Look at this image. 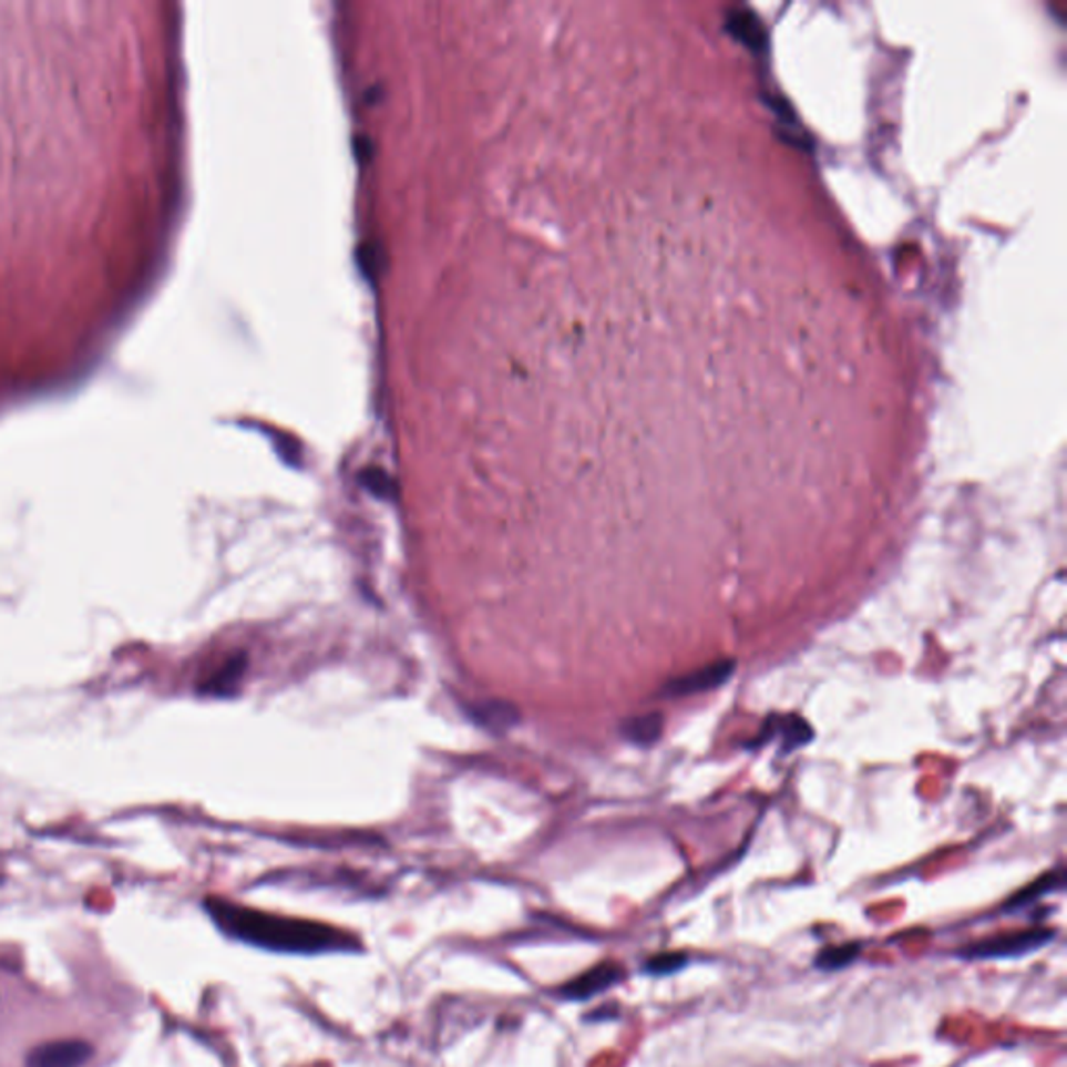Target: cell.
<instances>
[{"mask_svg": "<svg viewBox=\"0 0 1067 1067\" xmlns=\"http://www.w3.org/2000/svg\"><path fill=\"white\" fill-rule=\"evenodd\" d=\"M732 671V664H718L707 667V669H700V671H695L690 676H684L680 680L669 686V695H676V697H683V695H692V692H700V690H709V688H716L724 680H728Z\"/></svg>", "mask_w": 1067, "mask_h": 1067, "instance_id": "5", "label": "cell"}, {"mask_svg": "<svg viewBox=\"0 0 1067 1067\" xmlns=\"http://www.w3.org/2000/svg\"><path fill=\"white\" fill-rule=\"evenodd\" d=\"M863 951L861 943H844V945L828 946L815 957V967L822 972H839L847 965L858 962Z\"/></svg>", "mask_w": 1067, "mask_h": 1067, "instance_id": "8", "label": "cell"}, {"mask_svg": "<svg viewBox=\"0 0 1067 1067\" xmlns=\"http://www.w3.org/2000/svg\"><path fill=\"white\" fill-rule=\"evenodd\" d=\"M688 962H690V957L686 953H676V951L657 953L643 963V972L650 974V976H671V974L684 969Z\"/></svg>", "mask_w": 1067, "mask_h": 1067, "instance_id": "10", "label": "cell"}, {"mask_svg": "<svg viewBox=\"0 0 1067 1067\" xmlns=\"http://www.w3.org/2000/svg\"><path fill=\"white\" fill-rule=\"evenodd\" d=\"M94 1057V1047L84 1038H57L35 1045L25 1055V1067H84Z\"/></svg>", "mask_w": 1067, "mask_h": 1067, "instance_id": "3", "label": "cell"}, {"mask_svg": "<svg viewBox=\"0 0 1067 1067\" xmlns=\"http://www.w3.org/2000/svg\"><path fill=\"white\" fill-rule=\"evenodd\" d=\"M1055 938V930L1049 927H1030V930H1019V932H1007L991 936L984 941H976L972 945H965L955 953L962 960H1014L1036 953L1038 948L1049 945Z\"/></svg>", "mask_w": 1067, "mask_h": 1067, "instance_id": "2", "label": "cell"}, {"mask_svg": "<svg viewBox=\"0 0 1067 1067\" xmlns=\"http://www.w3.org/2000/svg\"><path fill=\"white\" fill-rule=\"evenodd\" d=\"M363 484H366L373 494H378V496H386V499H392V496H394V484H392V480H390L384 472H380V470H371V472L363 473Z\"/></svg>", "mask_w": 1067, "mask_h": 1067, "instance_id": "12", "label": "cell"}, {"mask_svg": "<svg viewBox=\"0 0 1067 1067\" xmlns=\"http://www.w3.org/2000/svg\"><path fill=\"white\" fill-rule=\"evenodd\" d=\"M205 910L213 924L228 938L263 951L288 955H324V953H359L363 943L349 930L316 920L284 917L265 911L234 905L224 899H207Z\"/></svg>", "mask_w": 1067, "mask_h": 1067, "instance_id": "1", "label": "cell"}, {"mask_svg": "<svg viewBox=\"0 0 1067 1067\" xmlns=\"http://www.w3.org/2000/svg\"><path fill=\"white\" fill-rule=\"evenodd\" d=\"M624 978H626L624 965L607 960V962L596 963L576 978L565 982L560 988V997L565 1001H588L596 995H603L605 991H609Z\"/></svg>", "mask_w": 1067, "mask_h": 1067, "instance_id": "4", "label": "cell"}, {"mask_svg": "<svg viewBox=\"0 0 1067 1067\" xmlns=\"http://www.w3.org/2000/svg\"><path fill=\"white\" fill-rule=\"evenodd\" d=\"M661 730V721L655 716H647V718L634 719L628 726H626V735L634 742H650L655 740L657 735Z\"/></svg>", "mask_w": 1067, "mask_h": 1067, "instance_id": "11", "label": "cell"}, {"mask_svg": "<svg viewBox=\"0 0 1067 1067\" xmlns=\"http://www.w3.org/2000/svg\"><path fill=\"white\" fill-rule=\"evenodd\" d=\"M472 714L478 724L492 728V730H505L517 721L515 707H511L507 702H496V700L484 702V705H475Z\"/></svg>", "mask_w": 1067, "mask_h": 1067, "instance_id": "7", "label": "cell"}, {"mask_svg": "<svg viewBox=\"0 0 1067 1067\" xmlns=\"http://www.w3.org/2000/svg\"><path fill=\"white\" fill-rule=\"evenodd\" d=\"M1061 886H1064V872H1061V870L1043 875L1040 880H1036V882H1034L1033 886H1028V889H1024L1022 893L1015 894L1014 899L1007 903L1005 911L1019 910V907H1024V905L1033 903V901H1036V899H1038V896H1043V894H1049L1053 893V891H1059Z\"/></svg>", "mask_w": 1067, "mask_h": 1067, "instance_id": "9", "label": "cell"}, {"mask_svg": "<svg viewBox=\"0 0 1067 1067\" xmlns=\"http://www.w3.org/2000/svg\"><path fill=\"white\" fill-rule=\"evenodd\" d=\"M246 657L245 655H234L226 664L222 665L209 680L205 684V690L211 695H229L236 690L238 683L245 676Z\"/></svg>", "mask_w": 1067, "mask_h": 1067, "instance_id": "6", "label": "cell"}]
</instances>
